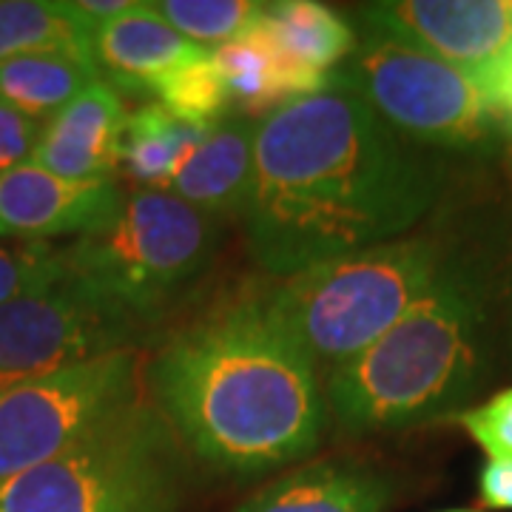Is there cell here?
I'll list each match as a JSON object with an SVG mask.
<instances>
[{
    "label": "cell",
    "mask_w": 512,
    "mask_h": 512,
    "mask_svg": "<svg viewBox=\"0 0 512 512\" xmlns=\"http://www.w3.org/2000/svg\"><path fill=\"white\" fill-rule=\"evenodd\" d=\"M439 180L356 94L330 83L256 120L245 245L274 276H293L387 239L433 208Z\"/></svg>",
    "instance_id": "6da1fadb"
},
{
    "label": "cell",
    "mask_w": 512,
    "mask_h": 512,
    "mask_svg": "<svg viewBox=\"0 0 512 512\" xmlns=\"http://www.w3.org/2000/svg\"><path fill=\"white\" fill-rule=\"evenodd\" d=\"M148 384L177 441L222 476L256 478L308 458L328 421L322 373L268 293H239L174 330Z\"/></svg>",
    "instance_id": "7a4b0ae2"
},
{
    "label": "cell",
    "mask_w": 512,
    "mask_h": 512,
    "mask_svg": "<svg viewBox=\"0 0 512 512\" xmlns=\"http://www.w3.org/2000/svg\"><path fill=\"white\" fill-rule=\"evenodd\" d=\"M487 365V299L478 276L447 262L396 328L325 373V404L350 436L444 419L478 390Z\"/></svg>",
    "instance_id": "3957f363"
},
{
    "label": "cell",
    "mask_w": 512,
    "mask_h": 512,
    "mask_svg": "<svg viewBox=\"0 0 512 512\" xmlns=\"http://www.w3.org/2000/svg\"><path fill=\"white\" fill-rule=\"evenodd\" d=\"M444 265V245L436 239H387L285 276L268 291V302L316 370L330 373L396 328L430 293Z\"/></svg>",
    "instance_id": "277c9868"
},
{
    "label": "cell",
    "mask_w": 512,
    "mask_h": 512,
    "mask_svg": "<svg viewBox=\"0 0 512 512\" xmlns=\"http://www.w3.org/2000/svg\"><path fill=\"white\" fill-rule=\"evenodd\" d=\"M220 242V220L163 188H134L106 225L66 245V262L74 276L146 325L211 268Z\"/></svg>",
    "instance_id": "5b68a950"
},
{
    "label": "cell",
    "mask_w": 512,
    "mask_h": 512,
    "mask_svg": "<svg viewBox=\"0 0 512 512\" xmlns=\"http://www.w3.org/2000/svg\"><path fill=\"white\" fill-rule=\"evenodd\" d=\"M180 441L137 402L66 453L0 481V512H174Z\"/></svg>",
    "instance_id": "8992f818"
},
{
    "label": "cell",
    "mask_w": 512,
    "mask_h": 512,
    "mask_svg": "<svg viewBox=\"0 0 512 512\" xmlns=\"http://www.w3.org/2000/svg\"><path fill=\"white\" fill-rule=\"evenodd\" d=\"M333 86L356 94L384 126L424 146L476 151L493 146L504 117L473 74L367 29Z\"/></svg>",
    "instance_id": "52a82bcc"
},
{
    "label": "cell",
    "mask_w": 512,
    "mask_h": 512,
    "mask_svg": "<svg viewBox=\"0 0 512 512\" xmlns=\"http://www.w3.org/2000/svg\"><path fill=\"white\" fill-rule=\"evenodd\" d=\"M140 399V359L117 350L0 390V481L66 453Z\"/></svg>",
    "instance_id": "ba28073f"
},
{
    "label": "cell",
    "mask_w": 512,
    "mask_h": 512,
    "mask_svg": "<svg viewBox=\"0 0 512 512\" xmlns=\"http://www.w3.org/2000/svg\"><path fill=\"white\" fill-rule=\"evenodd\" d=\"M140 322L80 276H63L46 291L0 308V390L134 350Z\"/></svg>",
    "instance_id": "9c48e42d"
},
{
    "label": "cell",
    "mask_w": 512,
    "mask_h": 512,
    "mask_svg": "<svg viewBox=\"0 0 512 512\" xmlns=\"http://www.w3.org/2000/svg\"><path fill=\"white\" fill-rule=\"evenodd\" d=\"M359 18L478 83L512 57V0H379L359 6Z\"/></svg>",
    "instance_id": "30bf717a"
},
{
    "label": "cell",
    "mask_w": 512,
    "mask_h": 512,
    "mask_svg": "<svg viewBox=\"0 0 512 512\" xmlns=\"http://www.w3.org/2000/svg\"><path fill=\"white\" fill-rule=\"evenodd\" d=\"M114 180L77 183L35 163L0 174V239L83 237L111 220L120 205Z\"/></svg>",
    "instance_id": "8fae6325"
},
{
    "label": "cell",
    "mask_w": 512,
    "mask_h": 512,
    "mask_svg": "<svg viewBox=\"0 0 512 512\" xmlns=\"http://www.w3.org/2000/svg\"><path fill=\"white\" fill-rule=\"evenodd\" d=\"M126 120L120 94L100 80L43 126L32 163L77 183L114 180Z\"/></svg>",
    "instance_id": "7c38bea8"
},
{
    "label": "cell",
    "mask_w": 512,
    "mask_h": 512,
    "mask_svg": "<svg viewBox=\"0 0 512 512\" xmlns=\"http://www.w3.org/2000/svg\"><path fill=\"white\" fill-rule=\"evenodd\" d=\"M254 143L256 120L222 117L211 123L163 191L214 220L242 217L254 183Z\"/></svg>",
    "instance_id": "4fadbf2b"
},
{
    "label": "cell",
    "mask_w": 512,
    "mask_h": 512,
    "mask_svg": "<svg viewBox=\"0 0 512 512\" xmlns=\"http://www.w3.org/2000/svg\"><path fill=\"white\" fill-rule=\"evenodd\" d=\"M393 481L359 458H322L271 481L234 512H384Z\"/></svg>",
    "instance_id": "5bb4252c"
},
{
    "label": "cell",
    "mask_w": 512,
    "mask_h": 512,
    "mask_svg": "<svg viewBox=\"0 0 512 512\" xmlns=\"http://www.w3.org/2000/svg\"><path fill=\"white\" fill-rule=\"evenodd\" d=\"M89 55L100 74L106 72L120 83H143L151 89L163 74L205 57L208 49L171 29L154 12V3H140L134 12L94 29Z\"/></svg>",
    "instance_id": "9a60e30c"
},
{
    "label": "cell",
    "mask_w": 512,
    "mask_h": 512,
    "mask_svg": "<svg viewBox=\"0 0 512 512\" xmlns=\"http://www.w3.org/2000/svg\"><path fill=\"white\" fill-rule=\"evenodd\" d=\"M100 69L89 55L40 52L0 63V103L37 123H49L77 94L100 83Z\"/></svg>",
    "instance_id": "2e32d148"
},
{
    "label": "cell",
    "mask_w": 512,
    "mask_h": 512,
    "mask_svg": "<svg viewBox=\"0 0 512 512\" xmlns=\"http://www.w3.org/2000/svg\"><path fill=\"white\" fill-rule=\"evenodd\" d=\"M259 26L285 60L319 74H333L336 66H342L356 52L353 26L339 12L316 0L265 3Z\"/></svg>",
    "instance_id": "e0dca14e"
},
{
    "label": "cell",
    "mask_w": 512,
    "mask_h": 512,
    "mask_svg": "<svg viewBox=\"0 0 512 512\" xmlns=\"http://www.w3.org/2000/svg\"><path fill=\"white\" fill-rule=\"evenodd\" d=\"M208 128L180 120L160 103H146L128 114L120 143V168L137 188H163L185 157L200 146Z\"/></svg>",
    "instance_id": "ac0fdd59"
},
{
    "label": "cell",
    "mask_w": 512,
    "mask_h": 512,
    "mask_svg": "<svg viewBox=\"0 0 512 512\" xmlns=\"http://www.w3.org/2000/svg\"><path fill=\"white\" fill-rule=\"evenodd\" d=\"M89 37L86 26L69 12V3L0 0V63L40 52L89 55Z\"/></svg>",
    "instance_id": "d6986e66"
},
{
    "label": "cell",
    "mask_w": 512,
    "mask_h": 512,
    "mask_svg": "<svg viewBox=\"0 0 512 512\" xmlns=\"http://www.w3.org/2000/svg\"><path fill=\"white\" fill-rule=\"evenodd\" d=\"M151 92L157 94V103L171 114H177L188 123H202V126L222 120L231 106V94L211 52L174 72L163 74L151 86Z\"/></svg>",
    "instance_id": "ffe728a7"
},
{
    "label": "cell",
    "mask_w": 512,
    "mask_h": 512,
    "mask_svg": "<svg viewBox=\"0 0 512 512\" xmlns=\"http://www.w3.org/2000/svg\"><path fill=\"white\" fill-rule=\"evenodd\" d=\"M154 12L177 29L185 40L205 49V43H228L265 12V3L256 0H160Z\"/></svg>",
    "instance_id": "44dd1931"
},
{
    "label": "cell",
    "mask_w": 512,
    "mask_h": 512,
    "mask_svg": "<svg viewBox=\"0 0 512 512\" xmlns=\"http://www.w3.org/2000/svg\"><path fill=\"white\" fill-rule=\"evenodd\" d=\"M63 276H69L66 245L0 239V308L52 288Z\"/></svg>",
    "instance_id": "7402d4cb"
},
{
    "label": "cell",
    "mask_w": 512,
    "mask_h": 512,
    "mask_svg": "<svg viewBox=\"0 0 512 512\" xmlns=\"http://www.w3.org/2000/svg\"><path fill=\"white\" fill-rule=\"evenodd\" d=\"M458 424L490 458H512V387L490 402L461 410Z\"/></svg>",
    "instance_id": "603a6c76"
},
{
    "label": "cell",
    "mask_w": 512,
    "mask_h": 512,
    "mask_svg": "<svg viewBox=\"0 0 512 512\" xmlns=\"http://www.w3.org/2000/svg\"><path fill=\"white\" fill-rule=\"evenodd\" d=\"M40 134H43V123L0 103V174L32 163Z\"/></svg>",
    "instance_id": "cb8c5ba5"
},
{
    "label": "cell",
    "mask_w": 512,
    "mask_h": 512,
    "mask_svg": "<svg viewBox=\"0 0 512 512\" xmlns=\"http://www.w3.org/2000/svg\"><path fill=\"white\" fill-rule=\"evenodd\" d=\"M478 501L487 510H512V458H490L481 467Z\"/></svg>",
    "instance_id": "d4e9b609"
},
{
    "label": "cell",
    "mask_w": 512,
    "mask_h": 512,
    "mask_svg": "<svg viewBox=\"0 0 512 512\" xmlns=\"http://www.w3.org/2000/svg\"><path fill=\"white\" fill-rule=\"evenodd\" d=\"M143 0H69V12L86 26V32L92 35L94 29H100L103 23L123 18L128 12H134Z\"/></svg>",
    "instance_id": "484cf974"
},
{
    "label": "cell",
    "mask_w": 512,
    "mask_h": 512,
    "mask_svg": "<svg viewBox=\"0 0 512 512\" xmlns=\"http://www.w3.org/2000/svg\"><path fill=\"white\" fill-rule=\"evenodd\" d=\"M481 89L487 92V97L495 103V109L501 111L504 117V126L512 128V66L495 72L493 77H487L481 83Z\"/></svg>",
    "instance_id": "4316f807"
},
{
    "label": "cell",
    "mask_w": 512,
    "mask_h": 512,
    "mask_svg": "<svg viewBox=\"0 0 512 512\" xmlns=\"http://www.w3.org/2000/svg\"><path fill=\"white\" fill-rule=\"evenodd\" d=\"M507 171H510V180H512V146L510 151H507Z\"/></svg>",
    "instance_id": "83f0119b"
},
{
    "label": "cell",
    "mask_w": 512,
    "mask_h": 512,
    "mask_svg": "<svg viewBox=\"0 0 512 512\" xmlns=\"http://www.w3.org/2000/svg\"><path fill=\"white\" fill-rule=\"evenodd\" d=\"M510 348H512V296H510Z\"/></svg>",
    "instance_id": "f1b7e54d"
},
{
    "label": "cell",
    "mask_w": 512,
    "mask_h": 512,
    "mask_svg": "<svg viewBox=\"0 0 512 512\" xmlns=\"http://www.w3.org/2000/svg\"><path fill=\"white\" fill-rule=\"evenodd\" d=\"M447 512H473V510H447Z\"/></svg>",
    "instance_id": "f546056e"
},
{
    "label": "cell",
    "mask_w": 512,
    "mask_h": 512,
    "mask_svg": "<svg viewBox=\"0 0 512 512\" xmlns=\"http://www.w3.org/2000/svg\"><path fill=\"white\" fill-rule=\"evenodd\" d=\"M510 66H512V63H510Z\"/></svg>",
    "instance_id": "4dcf8cb0"
}]
</instances>
